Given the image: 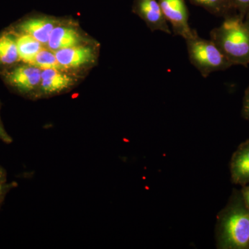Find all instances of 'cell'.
I'll return each instance as SVG.
<instances>
[{
	"label": "cell",
	"mask_w": 249,
	"mask_h": 249,
	"mask_svg": "<svg viewBox=\"0 0 249 249\" xmlns=\"http://www.w3.org/2000/svg\"><path fill=\"white\" fill-rule=\"evenodd\" d=\"M211 40L233 65H249V18L237 14L224 18L219 27L210 33Z\"/></svg>",
	"instance_id": "obj_2"
},
{
	"label": "cell",
	"mask_w": 249,
	"mask_h": 249,
	"mask_svg": "<svg viewBox=\"0 0 249 249\" xmlns=\"http://www.w3.org/2000/svg\"><path fill=\"white\" fill-rule=\"evenodd\" d=\"M132 13L144 21L150 31L172 34L157 0H134Z\"/></svg>",
	"instance_id": "obj_10"
},
{
	"label": "cell",
	"mask_w": 249,
	"mask_h": 249,
	"mask_svg": "<svg viewBox=\"0 0 249 249\" xmlns=\"http://www.w3.org/2000/svg\"><path fill=\"white\" fill-rule=\"evenodd\" d=\"M232 8L243 19L249 18V0H230Z\"/></svg>",
	"instance_id": "obj_16"
},
{
	"label": "cell",
	"mask_w": 249,
	"mask_h": 249,
	"mask_svg": "<svg viewBox=\"0 0 249 249\" xmlns=\"http://www.w3.org/2000/svg\"><path fill=\"white\" fill-rule=\"evenodd\" d=\"M33 65L40 67L42 70L60 67L57 62L55 52H52L46 47H44L36 55Z\"/></svg>",
	"instance_id": "obj_15"
},
{
	"label": "cell",
	"mask_w": 249,
	"mask_h": 249,
	"mask_svg": "<svg viewBox=\"0 0 249 249\" xmlns=\"http://www.w3.org/2000/svg\"><path fill=\"white\" fill-rule=\"evenodd\" d=\"M6 183V173L4 168L0 166V185Z\"/></svg>",
	"instance_id": "obj_21"
},
{
	"label": "cell",
	"mask_w": 249,
	"mask_h": 249,
	"mask_svg": "<svg viewBox=\"0 0 249 249\" xmlns=\"http://www.w3.org/2000/svg\"><path fill=\"white\" fill-rule=\"evenodd\" d=\"M164 15L170 23L174 35L181 36L185 40L194 36L197 31L189 25V11L185 0H157Z\"/></svg>",
	"instance_id": "obj_9"
},
{
	"label": "cell",
	"mask_w": 249,
	"mask_h": 249,
	"mask_svg": "<svg viewBox=\"0 0 249 249\" xmlns=\"http://www.w3.org/2000/svg\"><path fill=\"white\" fill-rule=\"evenodd\" d=\"M65 19V18L55 17L49 15L31 14L10 24L9 27L14 30L31 36L46 47L54 28L63 22Z\"/></svg>",
	"instance_id": "obj_8"
},
{
	"label": "cell",
	"mask_w": 249,
	"mask_h": 249,
	"mask_svg": "<svg viewBox=\"0 0 249 249\" xmlns=\"http://www.w3.org/2000/svg\"><path fill=\"white\" fill-rule=\"evenodd\" d=\"M85 79L60 67L42 70L38 99L53 97L69 92Z\"/></svg>",
	"instance_id": "obj_6"
},
{
	"label": "cell",
	"mask_w": 249,
	"mask_h": 249,
	"mask_svg": "<svg viewBox=\"0 0 249 249\" xmlns=\"http://www.w3.org/2000/svg\"><path fill=\"white\" fill-rule=\"evenodd\" d=\"M96 41L80 27L76 20L65 18V20L52 31L46 47L55 52Z\"/></svg>",
	"instance_id": "obj_7"
},
{
	"label": "cell",
	"mask_w": 249,
	"mask_h": 249,
	"mask_svg": "<svg viewBox=\"0 0 249 249\" xmlns=\"http://www.w3.org/2000/svg\"><path fill=\"white\" fill-rule=\"evenodd\" d=\"M17 186L18 183L16 182L5 183L4 184L0 185V204L4 201L6 195L9 193V191Z\"/></svg>",
	"instance_id": "obj_19"
},
{
	"label": "cell",
	"mask_w": 249,
	"mask_h": 249,
	"mask_svg": "<svg viewBox=\"0 0 249 249\" xmlns=\"http://www.w3.org/2000/svg\"><path fill=\"white\" fill-rule=\"evenodd\" d=\"M191 4L200 6L210 14L217 17L226 18L237 14L231 4L230 0H189Z\"/></svg>",
	"instance_id": "obj_14"
},
{
	"label": "cell",
	"mask_w": 249,
	"mask_h": 249,
	"mask_svg": "<svg viewBox=\"0 0 249 249\" xmlns=\"http://www.w3.org/2000/svg\"><path fill=\"white\" fill-rule=\"evenodd\" d=\"M186 42L190 62L204 78L232 66L212 40L199 37L197 33Z\"/></svg>",
	"instance_id": "obj_3"
},
{
	"label": "cell",
	"mask_w": 249,
	"mask_h": 249,
	"mask_svg": "<svg viewBox=\"0 0 249 249\" xmlns=\"http://www.w3.org/2000/svg\"><path fill=\"white\" fill-rule=\"evenodd\" d=\"M20 62L17 43L9 27L0 31V71Z\"/></svg>",
	"instance_id": "obj_12"
},
{
	"label": "cell",
	"mask_w": 249,
	"mask_h": 249,
	"mask_svg": "<svg viewBox=\"0 0 249 249\" xmlns=\"http://www.w3.org/2000/svg\"><path fill=\"white\" fill-rule=\"evenodd\" d=\"M42 69L35 65L19 62L0 71L5 86L16 94L30 100L38 99Z\"/></svg>",
	"instance_id": "obj_4"
},
{
	"label": "cell",
	"mask_w": 249,
	"mask_h": 249,
	"mask_svg": "<svg viewBox=\"0 0 249 249\" xmlns=\"http://www.w3.org/2000/svg\"><path fill=\"white\" fill-rule=\"evenodd\" d=\"M12 31L17 43L18 53L20 62L24 63L34 64L37 53L45 47L38 41L24 33L14 30L8 27Z\"/></svg>",
	"instance_id": "obj_13"
},
{
	"label": "cell",
	"mask_w": 249,
	"mask_h": 249,
	"mask_svg": "<svg viewBox=\"0 0 249 249\" xmlns=\"http://www.w3.org/2000/svg\"><path fill=\"white\" fill-rule=\"evenodd\" d=\"M242 115L244 119L249 121V85L246 89L245 95H244Z\"/></svg>",
	"instance_id": "obj_18"
},
{
	"label": "cell",
	"mask_w": 249,
	"mask_h": 249,
	"mask_svg": "<svg viewBox=\"0 0 249 249\" xmlns=\"http://www.w3.org/2000/svg\"><path fill=\"white\" fill-rule=\"evenodd\" d=\"M101 45L98 41L60 49L55 52L60 68L86 78L99 60Z\"/></svg>",
	"instance_id": "obj_5"
},
{
	"label": "cell",
	"mask_w": 249,
	"mask_h": 249,
	"mask_svg": "<svg viewBox=\"0 0 249 249\" xmlns=\"http://www.w3.org/2000/svg\"><path fill=\"white\" fill-rule=\"evenodd\" d=\"M232 183L242 186L249 184V139L234 152L230 162Z\"/></svg>",
	"instance_id": "obj_11"
},
{
	"label": "cell",
	"mask_w": 249,
	"mask_h": 249,
	"mask_svg": "<svg viewBox=\"0 0 249 249\" xmlns=\"http://www.w3.org/2000/svg\"><path fill=\"white\" fill-rule=\"evenodd\" d=\"M240 192L244 202L249 209V184L242 186V190Z\"/></svg>",
	"instance_id": "obj_20"
},
{
	"label": "cell",
	"mask_w": 249,
	"mask_h": 249,
	"mask_svg": "<svg viewBox=\"0 0 249 249\" xmlns=\"http://www.w3.org/2000/svg\"><path fill=\"white\" fill-rule=\"evenodd\" d=\"M1 102L0 101V112H1ZM0 141L6 144H11L14 142L12 137L10 136V134L6 132V129H5L4 124L1 121V113H0Z\"/></svg>",
	"instance_id": "obj_17"
},
{
	"label": "cell",
	"mask_w": 249,
	"mask_h": 249,
	"mask_svg": "<svg viewBox=\"0 0 249 249\" xmlns=\"http://www.w3.org/2000/svg\"><path fill=\"white\" fill-rule=\"evenodd\" d=\"M217 247L220 249H249V209L240 192H235L217 215Z\"/></svg>",
	"instance_id": "obj_1"
}]
</instances>
